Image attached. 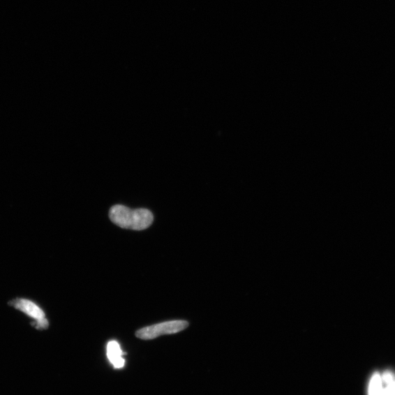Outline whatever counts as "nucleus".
I'll return each mask as SVG.
<instances>
[{
	"mask_svg": "<svg viewBox=\"0 0 395 395\" xmlns=\"http://www.w3.org/2000/svg\"><path fill=\"white\" fill-rule=\"evenodd\" d=\"M110 218L115 225L126 230L142 231L153 223L154 217L147 209H131L124 205H114L110 211Z\"/></svg>",
	"mask_w": 395,
	"mask_h": 395,
	"instance_id": "obj_1",
	"label": "nucleus"
},
{
	"mask_svg": "<svg viewBox=\"0 0 395 395\" xmlns=\"http://www.w3.org/2000/svg\"><path fill=\"white\" fill-rule=\"evenodd\" d=\"M186 321H171L142 328L135 333L142 340H153L165 335H172L188 328Z\"/></svg>",
	"mask_w": 395,
	"mask_h": 395,
	"instance_id": "obj_2",
	"label": "nucleus"
},
{
	"mask_svg": "<svg viewBox=\"0 0 395 395\" xmlns=\"http://www.w3.org/2000/svg\"><path fill=\"white\" fill-rule=\"evenodd\" d=\"M368 395H395V375L391 371L375 373L368 385Z\"/></svg>",
	"mask_w": 395,
	"mask_h": 395,
	"instance_id": "obj_3",
	"label": "nucleus"
},
{
	"mask_svg": "<svg viewBox=\"0 0 395 395\" xmlns=\"http://www.w3.org/2000/svg\"><path fill=\"white\" fill-rule=\"evenodd\" d=\"M10 306L17 308L27 315L35 319L34 326L36 329H44L49 327V322L45 318L43 311L31 301L25 299H17L10 302Z\"/></svg>",
	"mask_w": 395,
	"mask_h": 395,
	"instance_id": "obj_4",
	"label": "nucleus"
},
{
	"mask_svg": "<svg viewBox=\"0 0 395 395\" xmlns=\"http://www.w3.org/2000/svg\"><path fill=\"white\" fill-rule=\"evenodd\" d=\"M124 352L121 350L119 344L115 341H110L107 345V357L117 369L123 368L125 366V359Z\"/></svg>",
	"mask_w": 395,
	"mask_h": 395,
	"instance_id": "obj_5",
	"label": "nucleus"
}]
</instances>
